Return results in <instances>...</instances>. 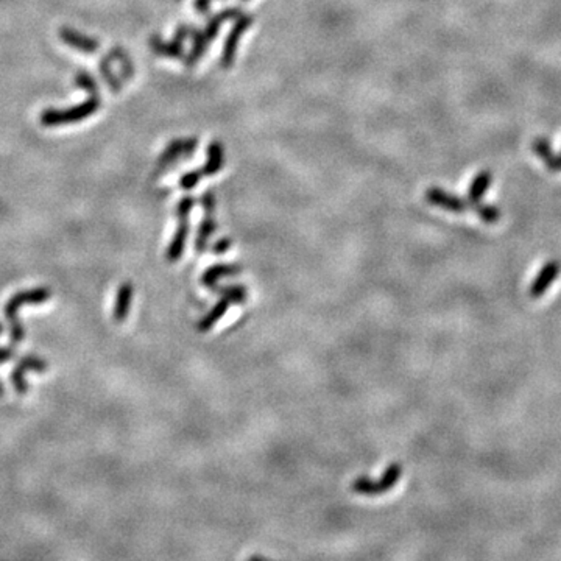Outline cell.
Wrapping results in <instances>:
<instances>
[{"instance_id":"e0dca14e","label":"cell","mask_w":561,"mask_h":561,"mask_svg":"<svg viewBox=\"0 0 561 561\" xmlns=\"http://www.w3.org/2000/svg\"><path fill=\"white\" fill-rule=\"evenodd\" d=\"M181 155H184V139H175L170 142L162 155L158 158V169H166L170 164H173L175 160H178Z\"/></svg>"},{"instance_id":"d6986e66","label":"cell","mask_w":561,"mask_h":561,"mask_svg":"<svg viewBox=\"0 0 561 561\" xmlns=\"http://www.w3.org/2000/svg\"><path fill=\"white\" fill-rule=\"evenodd\" d=\"M110 58L112 60V61H116V62H119V66H121V73H122V78L125 82H128V80H132L133 78V75H134V66H133V62H132V58H129V56L125 53V50L123 49H121V47H114V49H111V52H110Z\"/></svg>"},{"instance_id":"7402d4cb","label":"cell","mask_w":561,"mask_h":561,"mask_svg":"<svg viewBox=\"0 0 561 561\" xmlns=\"http://www.w3.org/2000/svg\"><path fill=\"white\" fill-rule=\"evenodd\" d=\"M215 292H219L222 297H226L229 299L232 304H243L247 299V288L243 287L242 284L239 286H228V287H222V288H215Z\"/></svg>"},{"instance_id":"5bb4252c","label":"cell","mask_w":561,"mask_h":561,"mask_svg":"<svg viewBox=\"0 0 561 561\" xmlns=\"http://www.w3.org/2000/svg\"><path fill=\"white\" fill-rule=\"evenodd\" d=\"M231 304H232V303L229 301L228 298L222 297V299H220V301L214 306L212 310L209 312V314L205 316V319L198 321L197 329L200 331V332H206V331L211 329V327L215 326V323H217V321H219L220 319H222V316L226 314V310L229 309Z\"/></svg>"},{"instance_id":"6da1fadb","label":"cell","mask_w":561,"mask_h":561,"mask_svg":"<svg viewBox=\"0 0 561 561\" xmlns=\"http://www.w3.org/2000/svg\"><path fill=\"white\" fill-rule=\"evenodd\" d=\"M50 297H52V290H50V288L36 287L30 288V290L18 292L8 299V303L5 304L3 308V314L10 326L11 345H19L25 337V327L22 326V323L19 320L18 310L22 306L42 304L45 301H49Z\"/></svg>"},{"instance_id":"ac0fdd59","label":"cell","mask_w":561,"mask_h":561,"mask_svg":"<svg viewBox=\"0 0 561 561\" xmlns=\"http://www.w3.org/2000/svg\"><path fill=\"white\" fill-rule=\"evenodd\" d=\"M215 229H217V223H215V220L211 217V215H208V217L203 220L200 223V228H198L197 232V239H195V249L197 253H203L208 247V242H209V237H211Z\"/></svg>"},{"instance_id":"2e32d148","label":"cell","mask_w":561,"mask_h":561,"mask_svg":"<svg viewBox=\"0 0 561 561\" xmlns=\"http://www.w3.org/2000/svg\"><path fill=\"white\" fill-rule=\"evenodd\" d=\"M208 42H209L208 38L203 32L195 30L194 33H192V50L186 58V66L192 67L198 60L201 58L203 55H205L206 49H208Z\"/></svg>"},{"instance_id":"8992f818","label":"cell","mask_w":561,"mask_h":561,"mask_svg":"<svg viewBox=\"0 0 561 561\" xmlns=\"http://www.w3.org/2000/svg\"><path fill=\"white\" fill-rule=\"evenodd\" d=\"M58 36L61 41L69 45V47L75 49L82 53H86V55H94L100 47V42L97 41V39L84 35V33L73 30V28L71 27H61L58 32Z\"/></svg>"},{"instance_id":"d6a6232c","label":"cell","mask_w":561,"mask_h":561,"mask_svg":"<svg viewBox=\"0 0 561 561\" xmlns=\"http://www.w3.org/2000/svg\"><path fill=\"white\" fill-rule=\"evenodd\" d=\"M211 2H212V0H195L194 7H195V10L198 11V13L205 14V13H208L209 7H211Z\"/></svg>"},{"instance_id":"4fadbf2b","label":"cell","mask_w":561,"mask_h":561,"mask_svg":"<svg viewBox=\"0 0 561 561\" xmlns=\"http://www.w3.org/2000/svg\"><path fill=\"white\" fill-rule=\"evenodd\" d=\"M223 166V147L220 142H211L208 147V160L206 164L203 166L201 172L203 175H206V177H212L219 172L220 169Z\"/></svg>"},{"instance_id":"1f68e13d","label":"cell","mask_w":561,"mask_h":561,"mask_svg":"<svg viewBox=\"0 0 561 561\" xmlns=\"http://www.w3.org/2000/svg\"><path fill=\"white\" fill-rule=\"evenodd\" d=\"M197 145H198V140H197L195 138H187V139H184V155L190 156L192 153L195 151Z\"/></svg>"},{"instance_id":"30bf717a","label":"cell","mask_w":561,"mask_h":561,"mask_svg":"<svg viewBox=\"0 0 561 561\" xmlns=\"http://www.w3.org/2000/svg\"><path fill=\"white\" fill-rule=\"evenodd\" d=\"M491 181H493V175H491L490 170H482L480 173L475 175L474 179L471 181V184H469V189H468V198H469V201H471L473 206L479 205L482 197H484L485 192L490 189Z\"/></svg>"},{"instance_id":"4316f807","label":"cell","mask_w":561,"mask_h":561,"mask_svg":"<svg viewBox=\"0 0 561 561\" xmlns=\"http://www.w3.org/2000/svg\"><path fill=\"white\" fill-rule=\"evenodd\" d=\"M194 205H195L194 197L187 195L184 198H181V200L178 201V205H177V217H178V220L189 219L192 209H194Z\"/></svg>"},{"instance_id":"f1b7e54d","label":"cell","mask_w":561,"mask_h":561,"mask_svg":"<svg viewBox=\"0 0 561 561\" xmlns=\"http://www.w3.org/2000/svg\"><path fill=\"white\" fill-rule=\"evenodd\" d=\"M201 206L205 209L206 215H212L215 208V198L212 192H206V194L201 197Z\"/></svg>"},{"instance_id":"cb8c5ba5","label":"cell","mask_w":561,"mask_h":561,"mask_svg":"<svg viewBox=\"0 0 561 561\" xmlns=\"http://www.w3.org/2000/svg\"><path fill=\"white\" fill-rule=\"evenodd\" d=\"M27 371L22 370L19 365H16L10 373V381L13 384L14 392L18 395L28 393V382H27Z\"/></svg>"},{"instance_id":"d590c367","label":"cell","mask_w":561,"mask_h":561,"mask_svg":"<svg viewBox=\"0 0 561 561\" xmlns=\"http://www.w3.org/2000/svg\"><path fill=\"white\" fill-rule=\"evenodd\" d=\"M3 331H5V326L2 325V323H0V336H2V334H3Z\"/></svg>"},{"instance_id":"9c48e42d","label":"cell","mask_w":561,"mask_h":561,"mask_svg":"<svg viewBox=\"0 0 561 561\" xmlns=\"http://www.w3.org/2000/svg\"><path fill=\"white\" fill-rule=\"evenodd\" d=\"M187 236H189V219L179 220L178 229L173 234V239L172 242H170L169 249H167V259L170 260V262H177V260L183 256Z\"/></svg>"},{"instance_id":"d4e9b609","label":"cell","mask_w":561,"mask_h":561,"mask_svg":"<svg viewBox=\"0 0 561 561\" xmlns=\"http://www.w3.org/2000/svg\"><path fill=\"white\" fill-rule=\"evenodd\" d=\"M475 214L479 215V217L484 220L486 223H496L501 220V211L496 206H491V205H475Z\"/></svg>"},{"instance_id":"4dcf8cb0","label":"cell","mask_w":561,"mask_h":561,"mask_svg":"<svg viewBox=\"0 0 561 561\" xmlns=\"http://www.w3.org/2000/svg\"><path fill=\"white\" fill-rule=\"evenodd\" d=\"M231 243H232V242H231L229 239H220V240L212 247V251H214L215 254H223V253H226V251H228V249L231 248Z\"/></svg>"},{"instance_id":"e575fe53","label":"cell","mask_w":561,"mask_h":561,"mask_svg":"<svg viewBox=\"0 0 561 561\" xmlns=\"http://www.w3.org/2000/svg\"><path fill=\"white\" fill-rule=\"evenodd\" d=\"M3 395H5V385L2 381H0V396H3Z\"/></svg>"},{"instance_id":"277c9868","label":"cell","mask_w":561,"mask_h":561,"mask_svg":"<svg viewBox=\"0 0 561 561\" xmlns=\"http://www.w3.org/2000/svg\"><path fill=\"white\" fill-rule=\"evenodd\" d=\"M253 24V16L249 14H240L239 18L236 19V25L232 27V30L229 32L228 38H226V41L223 44V52H222V67L225 69H228V67L232 66V62H234L236 58V52H237V45L240 42V38L243 33H245L249 27Z\"/></svg>"},{"instance_id":"52a82bcc","label":"cell","mask_w":561,"mask_h":561,"mask_svg":"<svg viewBox=\"0 0 561 561\" xmlns=\"http://www.w3.org/2000/svg\"><path fill=\"white\" fill-rule=\"evenodd\" d=\"M560 270H561L560 262H557V260H549V262L540 270V273H538L534 282H532L529 290L530 297L534 299L541 298L543 295L549 290V287L553 284V281L558 277Z\"/></svg>"},{"instance_id":"5b68a950","label":"cell","mask_w":561,"mask_h":561,"mask_svg":"<svg viewBox=\"0 0 561 561\" xmlns=\"http://www.w3.org/2000/svg\"><path fill=\"white\" fill-rule=\"evenodd\" d=\"M426 200L429 205L445 209V211L454 214H463L468 209V203L464 201L463 198L454 194H449V192L440 189V187H430V189H427Z\"/></svg>"},{"instance_id":"83f0119b","label":"cell","mask_w":561,"mask_h":561,"mask_svg":"<svg viewBox=\"0 0 561 561\" xmlns=\"http://www.w3.org/2000/svg\"><path fill=\"white\" fill-rule=\"evenodd\" d=\"M223 22V18L222 16H220V13L219 14H215L214 18L208 22V25H206V28H205V35H206V38H208V41H214L215 39V36L219 35V30H220V24H222Z\"/></svg>"},{"instance_id":"484cf974","label":"cell","mask_w":561,"mask_h":561,"mask_svg":"<svg viewBox=\"0 0 561 561\" xmlns=\"http://www.w3.org/2000/svg\"><path fill=\"white\" fill-rule=\"evenodd\" d=\"M203 177V172L201 170H190V172H187L183 175V178L179 179V186L183 190H190L194 189V187L200 183V179Z\"/></svg>"},{"instance_id":"7c38bea8","label":"cell","mask_w":561,"mask_h":561,"mask_svg":"<svg viewBox=\"0 0 561 561\" xmlns=\"http://www.w3.org/2000/svg\"><path fill=\"white\" fill-rule=\"evenodd\" d=\"M150 45L155 53L170 56V58H181L184 53L183 41H179V39L177 38H173V41H170V42H164L160 36L153 35L150 38Z\"/></svg>"},{"instance_id":"7a4b0ae2","label":"cell","mask_w":561,"mask_h":561,"mask_svg":"<svg viewBox=\"0 0 561 561\" xmlns=\"http://www.w3.org/2000/svg\"><path fill=\"white\" fill-rule=\"evenodd\" d=\"M101 106L100 95H89L88 100L83 103L71 108H64V110H55V108H47L39 116V122L45 128H56L64 127L69 123L82 122L84 119L94 116Z\"/></svg>"},{"instance_id":"8fae6325","label":"cell","mask_w":561,"mask_h":561,"mask_svg":"<svg viewBox=\"0 0 561 561\" xmlns=\"http://www.w3.org/2000/svg\"><path fill=\"white\" fill-rule=\"evenodd\" d=\"M240 270L242 269L237 267V265H226V264L212 265V267H209L205 271V275H203V277H201V282L208 288H211V290L215 292L219 279H222V277H225V276H232V275L239 273Z\"/></svg>"},{"instance_id":"9a60e30c","label":"cell","mask_w":561,"mask_h":561,"mask_svg":"<svg viewBox=\"0 0 561 561\" xmlns=\"http://www.w3.org/2000/svg\"><path fill=\"white\" fill-rule=\"evenodd\" d=\"M99 71H100V75L103 78V82L106 83L108 89L111 90V92H121L122 89V80L116 75V72L112 71V60L110 56H105V58H101L100 64H99Z\"/></svg>"},{"instance_id":"ba28073f","label":"cell","mask_w":561,"mask_h":561,"mask_svg":"<svg viewBox=\"0 0 561 561\" xmlns=\"http://www.w3.org/2000/svg\"><path fill=\"white\" fill-rule=\"evenodd\" d=\"M133 301V284L129 281L122 282L119 287L114 310H112V319L116 323H123L128 319L129 308H132Z\"/></svg>"},{"instance_id":"44dd1931","label":"cell","mask_w":561,"mask_h":561,"mask_svg":"<svg viewBox=\"0 0 561 561\" xmlns=\"http://www.w3.org/2000/svg\"><path fill=\"white\" fill-rule=\"evenodd\" d=\"M16 365H19L22 370H25L27 373L28 371L45 373V371H47V368H49L47 360L42 359V357H39V356H35V354H28V356L21 357L19 362Z\"/></svg>"},{"instance_id":"f546056e","label":"cell","mask_w":561,"mask_h":561,"mask_svg":"<svg viewBox=\"0 0 561 561\" xmlns=\"http://www.w3.org/2000/svg\"><path fill=\"white\" fill-rule=\"evenodd\" d=\"M16 356V349H14V345L13 347H0V365L7 364L13 357Z\"/></svg>"},{"instance_id":"ffe728a7","label":"cell","mask_w":561,"mask_h":561,"mask_svg":"<svg viewBox=\"0 0 561 561\" xmlns=\"http://www.w3.org/2000/svg\"><path fill=\"white\" fill-rule=\"evenodd\" d=\"M532 149H534L535 155L540 156V160L546 164V167L549 169V166L555 160V155L552 153V147L551 142L544 138V136H540V138H536L534 140V144H532Z\"/></svg>"},{"instance_id":"836d02e7","label":"cell","mask_w":561,"mask_h":561,"mask_svg":"<svg viewBox=\"0 0 561 561\" xmlns=\"http://www.w3.org/2000/svg\"><path fill=\"white\" fill-rule=\"evenodd\" d=\"M549 170H552V172H560L561 170V153L558 156H555L553 162L549 166Z\"/></svg>"},{"instance_id":"3957f363","label":"cell","mask_w":561,"mask_h":561,"mask_svg":"<svg viewBox=\"0 0 561 561\" xmlns=\"http://www.w3.org/2000/svg\"><path fill=\"white\" fill-rule=\"evenodd\" d=\"M402 475V466L399 463H392L385 469L382 474V479L374 482L368 477H359L353 484V491L357 495L365 496H377L382 495L385 491H390L393 486L398 484V480Z\"/></svg>"},{"instance_id":"603a6c76","label":"cell","mask_w":561,"mask_h":561,"mask_svg":"<svg viewBox=\"0 0 561 561\" xmlns=\"http://www.w3.org/2000/svg\"><path fill=\"white\" fill-rule=\"evenodd\" d=\"M73 82H75V84L78 88H80L82 90H84V92H88L89 95H100L99 84L89 72L80 71L75 75V80H73Z\"/></svg>"}]
</instances>
